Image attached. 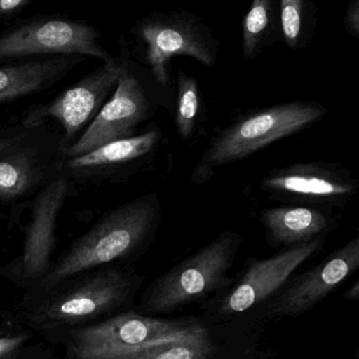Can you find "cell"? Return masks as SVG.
<instances>
[{"label":"cell","mask_w":359,"mask_h":359,"mask_svg":"<svg viewBox=\"0 0 359 359\" xmlns=\"http://www.w3.org/2000/svg\"><path fill=\"white\" fill-rule=\"evenodd\" d=\"M211 340L199 323L165 320L126 313L77 333L74 353L79 359H119L170 344Z\"/></svg>","instance_id":"277c9868"},{"label":"cell","mask_w":359,"mask_h":359,"mask_svg":"<svg viewBox=\"0 0 359 359\" xmlns=\"http://www.w3.org/2000/svg\"><path fill=\"white\" fill-rule=\"evenodd\" d=\"M28 339L26 334L20 335L0 336V359L9 356L20 348Z\"/></svg>","instance_id":"d4e9b609"},{"label":"cell","mask_w":359,"mask_h":359,"mask_svg":"<svg viewBox=\"0 0 359 359\" xmlns=\"http://www.w3.org/2000/svg\"><path fill=\"white\" fill-rule=\"evenodd\" d=\"M279 22L283 41L292 51L304 49L315 29L314 6L306 0H280Z\"/></svg>","instance_id":"d6986e66"},{"label":"cell","mask_w":359,"mask_h":359,"mask_svg":"<svg viewBox=\"0 0 359 359\" xmlns=\"http://www.w3.org/2000/svg\"><path fill=\"white\" fill-rule=\"evenodd\" d=\"M241 238L224 231L209 245L155 279L142 297V308L150 313H170L207 297L232 283V268Z\"/></svg>","instance_id":"3957f363"},{"label":"cell","mask_w":359,"mask_h":359,"mask_svg":"<svg viewBox=\"0 0 359 359\" xmlns=\"http://www.w3.org/2000/svg\"><path fill=\"white\" fill-rule=\"evenodd\" d=\"M153 114V104L140 77L129 62L119 77L116 89L97 116L64 158L87 154L100 147L136 135L138 127Z\"/></svg>","instance_id":"ba28073f"},{"label":"cell","mask_w":359,"mask_h":359,"mask_svg":"<svg viewBox=\"0 0 359 359\" xmlns=\"http://www.w3.org/2000/svg\"><path fill=\"white\" fill-rule=\"evenodd\" d=\"M358 182L341 167L325 163H302L273 170L259 189L271 199L311 205H338L348 201Z\"/></svg>","instance_id":"9c48e42d"},{"label":"cell","mask_w":359,"mask_h":359,"mask_svg":"<svg viewBox=\"0 0 359 359\" xmlns=\"http://www.w3.org/2000/svg\"><path fill=\"white\" fill-rule=\"evenodd\" d=\"M128 292L129 283L123 275L115 269H108L48 304L41 318L54 323L90 318L118 306Z\"/></svg>","instance_id":"9a60e30c"},{"label":"cell","mask_w":359,"mask_h":359,"mask_svg":"<svg viewBox=\"0 0 359 359\" xmlns=\"http://www.w3.org/2000/svg\"><path fill=\"white\" fill-rule=\"evenodd\" d=\"M201 96L197 79L184 71H178L175 123L182 140H190L194 135L201 114Z\"/></svg>","instance_id":"ffe728a7"},{"label":"cell","mask_w":359,"mask_h":359,"mask_svg":"<svg viewBox=\"0 0 359 359\" xmlns=\"http://www.w3.org/2000/svg\"><path fill=\"white\" fill-rule=\"evenodd\" d=\"M260 220L275 243L290 247L320 236L333 224L320 210L292 205L264 210Z\"/></svg>","instance_id":"e0dca14e"},{"label":"cell","mask_w":359,"mask_h":359,"mask_svg":"<svg viewBox=\"0 0 359 359\" xmlns=\"http://www.w3.org/2000/svg\"><path fill=\"white\" fill-rule=\"evenodd\" d=\"M359 266V235L287 283L270 304L272 317L299 316L325 299Z\"/></svg>","instance_id":"30bf717a"},{"label":"cell","mask_w":359,"mask_h":359,"mask_svg":"<svg viewBox=\"0 0 359 359\" xmlns=\"http://www.w3.org/2000/svg\"><path fill=\"white\" fill-rule=\"evenodd\" d=\"M346 32L355 39H359V0H353L346 8L344 15Z\"/></svg>","instance_id":"cb8c5ba5"},{"label":"cell","mask_w":359,"mask_h":359,"mask_svg":"<svg viewBox=\"0 0 359 359\" xmlns=\"http://www.w3.org/2000/svg\"><path fill=\"white\" fill-rule=\"evenodd\" d=\"M127 65L128 60L112 56L53 100L29 108L20 123L39 129L50 119L56 121L62 129L60 144L64 156L108 102Z\"/></svg>","instance_id":"52a82bcc"},{"label":"cell","mask_w":359,"mask_h":359,"mask_svg":"<svg viewBox=\"0 0 359 359\" xmlns=\"http://www.w3.org/2000/svg\"><path fill=\"white\" fill-rule=\"evenodd\" d=\"M344 298L346 300H351V302H356L359 299V281L356 280L354 285L346 292L344 295Z\"/></svg>","instance_id":"484cf974"},{"label":"cell","mask_w":359,"mask_h":359,"mask_svg":"<svg viewBox=\"0 0 359 359\" xmlns=\"http://www.w3.org/2000/svg\"><path fill=\"white\" fill-rule=\"evenodd\" d=\"M72 186V182L60 171L33 199L22 257V273L28 278L41 276L49 268L55 245L58 216Z\"/></svg>","instance_id":"5bb4252c"},{"label":"cell","mask_w":359,"mask_h":359,"mask_svg":"<svg viewBox=\"0 0 359 359\" xmlns=\"http://www.w3.org/2000/svg\"><path fill=\"white\" fill-rule=\"evenodd\" d=\"M161 212V201L155 193L142 195L107 212L75 241L43 279V285L53 287L74 275L133 253L154 234Z\"/></svg>","instance_id":"6da1fadb"},{"label":"cell","mask_w":359,"mask_h":359,"mask_svg":"<svg viewBox=\"0 0 359 359\" xmlns=\"http://www.w3.org/2000/svg\"><path fill=\"white\" fill-rule=\"evenodd\" d=\"M100 39V31L86 22L62 16H33L0 32V65L71 55L106 62L112 55Z\"/></svg>","instance_id":"8992f818"},{"label":"cell","mask_w":359,"mask_h":359,"mask_svg":"<svg viewBox=\"0 0 359 359\" xmlns=\"http://www.w3.org/2000/svg\"><path fill=\"white\" fill-rule=\"evenodd\" d=\"M87 57L52 56L0 65V106L53 88Z\"/></svg>","instance_id":"2e32d148"},{"label":"cell","mask_w":359,"mask_h":359,"mask_svg":"<svg viewBox=\"0 0 359 359\" xmlns=\"http://www.w3.org/2000/svg\"><path fill=\"white\" fill-rule=\"evenodd\" d=\"M323 243V237L318 236L266 259L251 260L243 278L220 302V313L229 316L245 312L276 293L296 269L319 251Z\"/></svg>","instance_id":"7c38bea8"},{"label":"cell","mask_w":359,"mask_h":359,"mask_svg":"<svg viewBox=\"0 0 359 359\" xmlns=\"http://www.w3.org/2000/svg\"><path fill=\"white\" fill-rule=\"evenodd\" d=\"M161 134L151 130L127 140L100 147L87 154L64 158L60 171L72 184H102L121 177L129 169H136L140 161L158 146Z\"/></svg>","instance_id":"4fadbf2b"},{"label":"cell","mask_w":359,"mask_h":359,"mask_svg":"<svg viewBox=\"0 0 359 359\" xmlns=\"http://www.w3.org/2000/svg\"><path fill=\"white\" fill-rule=\"evenodd\" d=\"M32 5V0H0V22H9Z\"/></svg>","instance_id":"603a6c76"},{"label":"cell","mask_w":359,"mask_h":359,"mask_svg":"<svg viewBox=\"0 0 359 359\" xmlns=\"http://www.w3.org/2000/svg\"><path fill=\"white\" fill-rule=\"evenodd\" d=\"M132 32L140 60L159 87H169L175 56H189L210 68L217 62V41L209 27L191 12H154L140 20Z\"/></svg>","instance_id":"5b68a950"},{"label":"cell","mask_w":359,"mask_h":359,"mask_svg":"<svg viewBox=\"0 0 359 359\" xmlns=\"http://www.w3.org/2000/svg\"><path fill=\"white\" fill-rule=\"evenodd\" d=\"M327 110L316 102L296 100L249 113L219 132L195 165L192 182L201 184L213 178L216 170L293 135L316 121Z\"/></svg>","instance_id":"7a4b0ae2"},{"label":"cell","mask_w":359,"mask_h":359,"mask_svg":"<svg viewBox=\"0 0 359 359\" xmlns=\"http://www.w3.org/2000/svg\"><path fill=\"white\" fill-rule=\"evenodd\" d=\"M212 340L192 344H170L149 348L119 359H209L213 355Z\"/></svg>","instance_id":"44dd1931"},{"label":"cell","mask_w":359,"mask_h":359,"mask_svg":"<svg viewBox=\"0 0 359 359\" xmlns=\"http://www.w3.org/2000/svg\"><path fill=\"white\" fill-rule=\"evenodd\" d=\"M37 130L39 129H30V128L25 127L22 123L18 126L0 128V155L30 137Z\"/></svg>","instance_id":"7402d4cb"},{"label":"cell","mask_w":359,"mask_h":359,"mask_svg":"<svg viewBox=\"0 0 359 359\" xmlns=\"http://www.w3.org/2000/svg\"><path fill=\"white\" fill-rule=\"evenodd\" d=\"M41 129L0 155V205L36 195L60 173L64 157L60 144H43L39 138Z\"/></svg>","instance_id":"8fae6325"},{"label":"cell","mask_w":359,"mask_h":359,"mask_svg":"<svg viewBox=\"0 0 359 359\" xmlns=\"http://www.w3.org/2000/svg\"><path fill=\"white\" fill-rule=\"evenodd\" d=\"M279 9L273 0H254L243 22L241 49L245 60H253L269 46L278 41Z\"/></svg>","instance_id":"ac0fdd59"}]
</instances>
